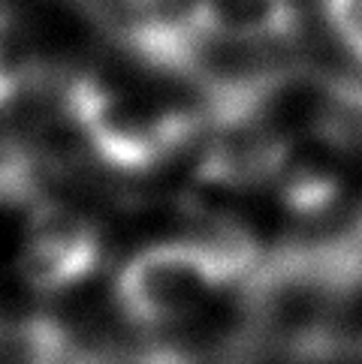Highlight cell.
Segmentation results:
<instances>
[{"instance_id": "obj_1", "label": "cell", "mask_w": 362, "mask_h": 364, "mask_svg": "<svg viewBox=\"0 0 362 364\" xmlns=\"http://www.w3.org/2000/svg\"><path fill=\"white\" fill-rule=\"evenodd\" d=\"M58 97L63 121L115 172H151L205 127L200 109L154 106L97 75H70Z\"/></svg>"}, {"instance_id": "obj_2", "label": "cell", "mask_w": 362, "mask_h": 364, "mask_svg": "<svg viewBox=\"0 0 362 364\" xmlns=\"http://www.w3.org/2000/svg\"><path fill=\"white\" fill-rule=\"evenodd\" d=\"M232 277L197 238L163 241L127 259L115 280V304L139 328H170L190 319Z\"/></svg>"}, {"instance_id": "obj_3", "label": "cell", "mask_w": 362, "mask_h": 364, "mask_svg": "<svg viewBox=\"0 0 362 364\" xmlns=\"http://www.w3.org/2000/svg\"><path fill=\"white\" fill-rule=\"evenodd\" d=\"M103 265V238L94 220L55 202L33 208L21 277L40 295H58L94 277Z\"/></svg>"}, {"instance_id": "obj_4", "label": "cell", "mask_w": 362, "mask_h": 364, "mask_svg": "<svg viewBox=\"0 0 362 364\" xmlns=\"http://www.w3.org/2000/svg\"><path fill=\"white\" fill-rule=\"evenodd\" d=\"M212 141L202 148L197 175L205 184L257 187L278 178L290 160V141L257 124H232L212 129Z\"/></svg>"}, {"instance_id": "obj_5", "label": "cell", "mask_w": 362, "mask_h": 364, "mask_svg": "<svg viewBox=\"0 0 362 364\" xmlns=\"http://www.w3.org/2000/svg\"><path fill=\"white\" fill-rule=\"evenodd\" d=\"M187 18L227 43L260 48L302 33L299 0H193Z\"/></svg>"}, {"instance_id": "obj_6", "label": "cell", "mask_w": 362, "mask_h": 364, "mask_svg": "<svg viewBox=\"0 0 362 364\" xmlns=\"http://www.w3.org/2000/svg\"><path fill=\"white\" fill-rule=\"evenodd\" d=\"M281 181V202L293 217L314 220L323 217L329 208L338 202L341 184L332 168L317 163H290L278 175Z\"/></svg>"}, {"instance_id": "obj_7", "label": "cell", "mask_w": 362, "mask_h": 364, "mask_svg": "<svg viewBox=\"0 0 362 364\" xmlns=\"http://www.w3.org/2000/svg\"><path fill=\"white\" fill-rule=\"evenodd\" d=\"M335 151H362V75H335L317 136Z\"/></svg>"}, {"instance_id": "obj_8", "label": "cell", "mask_w": 362, "mask_h": 364, "mask_svg": "<svg viewBox=\"0 0 362 364\" xmlns=\"http://www.w3.org/2000/svg\"><path fill=\"white\" fill-rule=\"evenodd\" d=\"M40 199V160L21 139L0 133V205Z\"/></svg>"}, {"instance_id": "obj_9", "label": "cell", "mask_w": 362, "mask_h": 364, "mask_svg": "<svg viewBox=\"0 0 362 364\" xmlns=\"http://www.w3.org/2000/svg\"><path fill=\"white\" fill-rule=\"evenodd\" d=\"M33 79V63L24 55L16 18L0 9V109L16 100Z\"/></svg>"}, {"instance_id": "obj_10", "label": "cell", "mask_w": 362, "mask_h": 364, "mask_svg": "<svg viewBox=\"0 0 362 364\" xmlns=\"http://www.w3.org/2000/svg\"><path fill=\"white\" fill-rule=\"evenodd\" d=\"M320 9L338 46L362 67V0H320Z\"/></svg>"}, {"instance_id": "obj_11", "label": "cell", "mask_w": 362, "mask_h": 364, "mask_svg": "<svg viewBox=\"0 0 362 364\" xmlns=\"http://www.w3.org/2000/svg\"><path fill=\"white\" fill-rule=\"evenodd\" d=\"M124 4H130V6H145V4H157V0H124Z\"/></svg>"}, {"instance_id": "obj_12", "label": "cell", "mask_w": 362, "mask_h": 364, "mask_svg": "<svg viewBox=\"0 0 362 364\" xmlns=\"http://www.w3.org/2000/svg\"><path fill=\"white\" fill-rule=\"evenodd\" d=\"M0 334H4V325H0Z\"/></svg>"}]
</instances>
